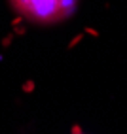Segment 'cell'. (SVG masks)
Masks as SVG:
<instances>
[{"instance_id":"cell-1","label":"cell","mask_w":127,"mask_h":134,"mask_svg":"<svg viewBox=\"0 0 127 134\" xmlns=\"http://www.w3.org/2000/svg\"><path fill=\"white\" fill-rule=\"evenodd\" d=\"M78 0H21L23 8H31V13H38L40 19H53L72 13Z\"/></svg>"},{"instance_id":"cell-2","label":"cell","mask_w":127,"mask_h":134,"mask_svg":"<svg viewBox=\"0 0 127 134\" xmlns=\"http://www.w3.org/2000/svg\"><path fill=\"white\" fill-rule=\"evenodd\" d=\"M82 40H84V34H78V36H74V40H72V42L68 43V46H67V47H68V49H74V47L78 46V43H80Z\"/></svg>"},{"instance_id":"cell-5","label":"cell","mask_w":127,"mask_h":134,"mask_svg":"<svg viewBox=\"0 0 127 134\" xmlns=\"http://www.w3.org/2000/svg\"><path fill=\"white\" fill-rule=\"evenodd\" d=\"M85 32H87V34H91V36H99V32L93 30V29H85Z\"/></svg>"},{"instance_id":"cell-3","label":"cell","mask_w":127,"mask_h":134,"mask_svg":"<svg viewBox=\"0 0 127 134\" xmlns=\"http://www.w3.org/2000/svg\"><path fill=\"white\" fill-rule=\"evenodd\" d=\"M34 91V81H31V79H27L25 85H23V93H32Z\"/></svg>"},{"instance_id":"cell-4","label":"cell","mask_w":127,"mask_h":134,"mask_svg":"<svg viewBox=\"0 0 127 134\" xmlns=\"http://www.w3.org/2000/svg\"><path fill=\"white\" fill-rule=\"evenodd\" d=\"M72 134H85V132L82 130V129L78 127V125H72Z\"/></svg>"}]
</instances>
